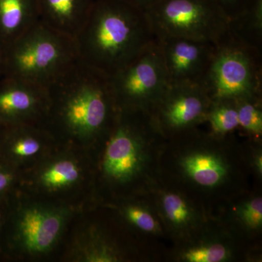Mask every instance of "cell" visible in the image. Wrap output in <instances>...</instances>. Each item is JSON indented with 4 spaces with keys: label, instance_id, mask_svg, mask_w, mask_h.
Listing matches in <instances>:
<instances>
[{
    "label": "cell",
    "instance_id": "cell-1",
    "mask_svg": "<svg viewBox=\"0 0 262 262\" xmlns=\"http://www.w3.org/2000/svg\"><path fill=\"white\" fill-rule=\"evenodd\" d=\"M157 40L145 10L125 0H94L75 38L81 61L108 77Z\"/></svg>",
    "mask_w": 262,
    "mask_h": 262
},
{
    "label": "cell",
    "instance_id": "cell-2",
    "mask_svg": "<svg viewBox=\"0 0 262 262\" xmlns=\"http://www.w3.org/2000/svg\"><path fill=\"white\" fill-rule=\"evenodd\" d=\"M47 91L48 108L43 121H50L77 140H92L105 134L118 112L110 77L80 58Z\"/></svg>",
    "mask_w": 262,
    "mask_h": 262
},
{
    "label": "cell",
    "instance_id": "cell-3",
    "mask_svg": "<svg viewBox=\"0 0 262 262\" xmlns=\"http://www.w3.org/2000/svg\"><path fill=\"white\" fill-rule=\"evenodd\" d=\"M3 53L5 75L45 89L79 59L74 38L39 21Z\"/></svg>",
    "mask_w": 262,
    "mask_h": 262
},
{
    "label": "cell",
    "instance_id": "cell-4",
    "mask_svg": "<svg viewBox=\"0 0 262 262\" xmlns=\"http://www.w3.org/2000/svg\"><path fill=\"white\" fill-rule=\"evenodd\" d=\"M262 52L230 32L218 44L201 82L211 101L261 97Z\"/></svg>",
    "mask_w": 262,
    "mask_h": 262
},
{
    "label": "cell",
    "instance_id": "cell-5",
    "mask_svg": "<svg viewBox=\"0 0 262 262\" xmlns=\"http://www.w3.org/2000/svg\"><path fill=\"white\" fill-rule=\"evenodd\" d=\"M145 12L157 38L216 45L229 32V18L213 0H160Z\"/></svg>",
    "mask_w": 262,
    "mask_h": 262
},
{
    "label": "cell",
    "instance_id": "cell-6",
    "mask_svg": "<svg viewBox=\"0 0 262 262\" xmlns=\"http://www.w3.org/2000/svg\"><path fill=\"white\" fill-rule=\"evenodd\" d=\"M110 81L119 110L150 113L170 84L158 40Z\"/></svg>",
    "mask_w": 262,
    "mask_h": 262
},
{
    "label": "cell",
    "instance_id": "cell-7",
    "mask_svg": "<svg viewBox=\"0 0 262 262\" xmlns=\"http://www.w3.org/2000/svg\"><path fill=\"white\" fill-rule=\"evenodd\" d=\"M65 207L33 203L10 212L4 229L6 249L31 256L50 252L70 218Z\"/></svg>",
    "mask_w": 262,
    "mask_h": 262
},
{
    "label": "cell",
    "instance_id": "cell-8",
    "mask_svg": "<svg viewBox=\"0 0 262 262\" xmlns=\"http://www.w3.org/2000/svg\"><path fill=\"white\" fill-rule=\"evenodd\" d=\"M211 102L201 84L172 83L150 114L159 130L182 132L206 120Z\"/></svg>",
    "mask_w": 262,
    "mask_h": 262
},
{
    "label": "cell",
    "instance_id": "cell-9",
    "mask_svg": "<svg viewBox=\"0 0 262 262\" xmlns=\"http://www.w3.org/2000/svg\"><path fill=\"white\" fill-rule=\"evenodd\" d=\"M48 104L47 89L11 76L0 78V126L40 125Z\"/></svg>",
    "mask_w": 262,
    "mask_h": 262
},
{
    "label": "cell",
    "instance_id": "cell-10",
    "mask_svg": "<svg viewBox=\"0 0 262 262\" xmlns=\"http://www.w3.org/2000/svg\"><path fill=\"white\" fill-rule=\"evenodd\" d=\"M169 82L200 84L215 51L213 43L177 37L158 38Z\"/></svg>",
    "mask_w": 262,
    "mask_h": 262
},
{
    "label": "cell",
    "instance_id": "cell-11",
    "mask_svg": "<svg viewBox=\"0 0 262 262\" xmlns=\"http://www.w3.org/2000/svg\"><path fill=\"white\" fill-rule=\"evenodd\" d=\"M94 0H37L39 22L75 39L90 14Z\"/></svg>",
    "mask_w": 262,
    "mask_h": 262
},
{
    "label": "cell",
    "instance_id": "cell-12",
    "mask_svg": "<svg viewBox=\"0 0 262 262\" xmlns=\"http://www.w3.org/2000/svg\"><path fill=\"white\" fill-rule=\"evenodd\" d=\"M46 132L39 125L3 127L0 137V160L16 166L37 157L45 145Z\"/></svg>",
    "mask_w": 262,
    "mask_h": 262
},
{
    "label": "cell",
    "instance_id": "cell-13",
    "mask_svg": "<svg viewBox=\"0 0 262 262\" xmlns=\"http://www.w3.org/2000/svg\"><path fill=\"white\" fill-rule=\"evenodd\" d=\"M37 0H0V48L4 52L37 24Z\"/></svg>",
    "mask_w": 262,
    "mask_h": 262
},
{
    "label": "cell",
    "instance_id": "cell-14",
    "mask_svg": "<svg viewBox=\"0 0 262 262\" xmlns=\"http://www.w3.org/2000/svg\"><path fill=\"white\" fill-rule=\"evenodd\" d=\"M182 167L194 182L206 187L218 185L227 172L222 160L216 155L208 152L188 155L183 160Z\"/></svg>",
    "mask_w": 262,
    "mask_h": 262
},
{
    "label": "cell",
    "instance_id": "cell-15",
    "mask_svg": "<svg viewBox=\"0 0 262 262\" xmlns=\"http://www.w3.org/2000/svg\"><path fill=\"white\" fill-rule=\"evenodd\" d=\"M229 31L250 47L262 52V0H253L229 21Z\"/></svg>",
    "mask_w": 262,
    "mask_h": 262
},
{
    "label": "cell",
    "instance_id": "cell-16",
    "mask_svg": "<svg viewBox=\"0 0 262 262\" xmlns=\"http://www.w3.org/2000/svg\"><path fill=\"white\" fill-rule=\"evenodd\" d=\"M81 170L75 160L68 158L55 160L39 172L38 181L45 189L59 191L73 187L80 180Z\"/></svg>",
    "mask_w": 262,
    "mask_h": 262
},
{
    "label": "cell",
    "instance_id": "cell-17",
    "mask_svg": "<svg viewBox=\"0 0 262 262\" xmlns=\"http://www.w3.org/2000/svg\"><path fill=\"white\" fill-rule=\"evenodd\" d=\"M73 254L78 261L112 262L118 259L115 249L93 229H84L77 236Z\"/></svg>",
    "mask_w": 262,
    "mask_h": 262
},
{
    "label": "cell",
    "instance_id": "cell-18",
    "mask_svg": "<svg viewBox=\"0 0 262 262\" xmlns=\"http://www.w3.org/2000/svg\"><path fill=\"white\" fill-rule=\"evenodd\" d=\"M206 120L216 135L223 136L239 127L237 100L230 98L213 100Z\"/></svg>",
    "mask_w": 262,
    "mask_h": 262
},
{
    "label": "cell",
    "instance_id": "cell-19",
    "mask_svg": "<svg viewBox=\"0 0 262 262\" xmlns=\"http://www.w3.org/2000/svg\"><path fill=\"white\" fill-rule=\"evenodd\" d=\"M260 98L237 100L239 127L254 136L262 134V112Z\"/></svg>",
    "mask_w": 262,
    "mask_h": 262
},
{
    "label": "cell",
    "instance_id": "cell-20",
    "mask_svg": "<svg viewBox=\"0 0 262 262\" xmlns=\"http://www.w3.org/2000/svg\"><path fill=\"white\" fill-rule=\"evenodd\" d=\"M162 204L167 220L176 227H185L192 220V211L179 194L167 193L163 196Z\"/></svg>",
    "mask_w": 262,
    "mask_h": 262
},
{
    "label": "cell",
    "instance_id": "cell-21",
    "mask_svg": "<svg viewBox=\"0 0 262 262\" xmlns=\"http://www.w3.org/2000/svg\"><path fill=\"white\" fill-rule=\"evenodd\" d=\"M229 251L224 245L210 244L187 250L183 258L189 262H221L229 257Z\"/></svg>",
    "mask_w": 262,
    "mask_h": 262
},
{
    "label": "cell",
    "instance_id": "cell-22",
    "mask_svg": "<svg viewBox=\"0 0 262 262\" xmlns=\"http://www.w3.org/2000/svg\"><path fill=\"white\" fill-rule=\"evenodd\" d=\"M124 214L132 225L146 232H155L159 231V225L151 213L143 207L128 206L125 207Z\"/></svg>",
    "mask_w": 262,
    "mask_h": 262
},
{
    "label": "cell",
    "instance_id": "cell-23",
    "mask_svg": "<svg viewBox=\"0 0 262 262\" xmlns=\"http://www.w3.org/2000/svg\"><path fill=\"white\" fill-rule=\"evenodd\" d=\"M239 219L248 228L258 229L262 225L261 198H253L244 203L238 211Z\"/></svg>",
    "mask_w": 262,
    "mask_h": 262
},
{
    "label": "cell",
    "instance_id": "cell-24",
    "mask_svg": "<svg viewBox=\"0 0 262 262\" xmlns=\"http://www.w3.org/2000/svg\"><path fill=\"white\" fill-rule=\"evenodd\" d=\"M15 181V167L0 160V202L6 201Z\"/></svg>",
    "mask_w": 262,
    "mask_h": 262
},
{
    "label": "cell",
    "instance_id": "cell-25",
    "mask_svg": "<svg viewBox=\"0 0 262 262\" xmlns=\"http://www.w3.org/2000/svg\"><path fill=\"white\" fill-rule=\"evenodd\" d=\"M229 20H232L241 14L251 4L253 0H213Z\"/></svg>",
    "mask_w": 262,
    "mask_h": 262
},
{
    "label": "cell",
    "instance_id": "cell-26",
    "mask_svg": "<svg viewBox=\"0 0 262 262\" xmlns=\"http://www.w3.org/2000/svg\"><path fill=\"white\" fill-rule=\"evenodd\" d=\"M125 1L128 2L130 4L135 5L141 9L146 10L160 0H125Z\"/></svg>",
    "mask_w": 262,
    "mask_h": 262
},
{
    "label": "cell",
    "instance_id": "cell-27",
    "mask_svg": "<svg viewBox=\"0 0 262 262\" xmlns=\"http://www.w3.org/2000/svg\"><path fill=\"white\" fill-rule=\"evenodd\" d=\"M5 201H6L0 202V237H2V233H3L5 224L6 222L7 217L8 215Z\"/></svg>",
    "mask_w": 262,
    "mask_h": 262
},
{
    "label": "cell",
    "instance_id": "cell-28",
    "mask_svg": "<svg viewBox=\"0 0 262 262\" xmlns=\"http://www.w3.org/2000/svg\"><path fill=\"white\" fill-rule=\"evenodd\" d=\"M5 75L4 53L0 48V78Z\"/></svg>",
    "mask_w": 262,
    "mask_h": 262
},
{
    "label": "cell",
    "instance_id": "cell-29",
    "mask_svg": "<svg viewBox=\"0 0 262 262\" xmlns=\"http://www.w3.org/2000/svg\"><path fill=\"white\" fill-rule=\"evenodd\" d=\"M261 155L259 154L257 155L256 158V168H257V170L258 173L261 174L262 172V164H261Z\"/></svg>",
    "mask_w": 262,
    "mask_h": 262
},
{
    "label": "cell",
    "instance_id": "cell-30",
    "mask_svg": "<svg viewBox=\"0 0 262 262\" xmlns=\"http://www.w3.org/2000/svg\"><path fill=\"white\" fill-rule=\"evenodd\" d=\"M3 127L0 126V137H1L2 132H3Z\"/></svg>",
    "mask_w": 262,
    "mask_h": 262
}]
</instances>
